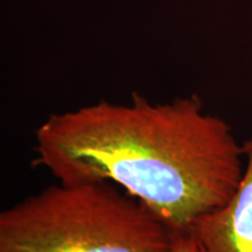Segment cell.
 <instances>
[{
	"label": "cell",
	"mask_w": 252,
	"mask_h": 252,
	"mask_svg": "<svg viewBox=\"0 0 252 252\" xmlns=\"http://www.w3.org/2000/svg\"><path fill=\"white\" fill-rule=\"evenodd\" d=\"M243 150L244 171L234 194L190 230L201 252H252V133Z\"/></svg>",
	"instance_id": "obj_3"
},
{
	"label": "cell",
	"mask_w": 252,
	"mask_h": 252,
	"mask_svg": "<svg viewBox=\"0 0 252 252\" xmlns=\"http://www.w3.org/2000/svg\"><path fill=\"white\" fill-rule=\"evenodd\" d=\"M175 232L110 182L53 185L0 214V252H171Z\"/></svg>",
	"instance_id": "obj_2"
},
{
	"label": "cell",
	"mask_w": 252,
	"mask_h": 252,
	"mask_svg": "<svg viewBox=\"0 0 252 252\" xmlns=\"http://www.w3.org/2000/svg\"><path fill=\"white\" fill-rule=\"evenodd\" d=\"M171 252H201L196 239L190 231L175 232Z\"/></svg>",
	"instance_id": "obj_4"
},
{
	"label": "cell",
	"mask_w": 252,
	"mask_h": 252,
	"mask_svg": "<svg viewBox=\"0 0 252 252\" xmlns=\"http://www.w3.org/2000/svg\"><path fill=\"white\" fill-rule=\"evenodd\" d=\"M36 165L63 184L110 182L174 232H187L234 194L243 144L197 97L99 102L53 113L35 132Z\"/></svg>",
	"instance_id": "obj_1"
}]
</instances>
